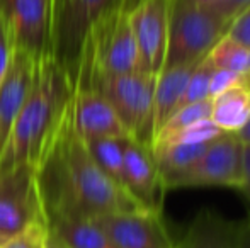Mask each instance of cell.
Masks as SVG:
<instances>
[{
    "instance_id": "obj_27",
    "label": "cell",
    "mask_w": 250,
    "mask_h": 248,
    "mask_svg": "<svg viewBox=\"0 0 250 248\" xmlns=\"http://www.w3.org/2000/svg\"><path fill=\"white\" fill-rule=\"evenodd\" d=\"M249 5H250V0H220L216 5L211 7V10H214L225 22L230 24Z\"/></svg>"
},
{
    "instance_id": "obj_34",
    "label": "cell",
    "mask_w": 250,
    "mask_h": 248,
    "mask_svg": "<svg viewBox=\"0 0 250 248\" xmlns=\"http://www.w3.org/2000/svg\"><path fill=\"white\" fill-rule=\"evenodd\" d=\"M5 240H7V238H3V236H0V245H2V243L5 242Z\"/></svg>"
},
{
    "instance_id": "obj_2",
    "label": "cell",
    "mask_w": 250,
    "mask_h": 248,
    "mask_svg": "<svg viewBox=\"0 0 250 248\" xmlns=\"http://www.w3.org/2000/svg\"><path fill=\"white\" fill-rule=\"evenodd\" d=\"M73 82L55 57L40 58L33 85L0 156V175L21 167L38 170L70 111Z\"/></svg>"
},
{
    "instance_id": "obj_29",
    "label": "cell",
    "mask_w": 250,
    "mask_h": 248,
    "mask_svg": "<svg viewBox=\"0 0 250 248\" xmlns=\"http://www.w3.org/2000/svg\"><path fill=\"white\" fill-rule=\"evenodd\" d=\"M237 243L238 248H250V219L237 225Z\"/></svg>"
},
{
    "instance_id": "obj_36",
    "label": "cell",
    "mask_w": 250,
    "mask_h": 248,
    "mask_svg": "<svg viewBox=\"0 0 250 248\" xmlns=\"http://www.w3.org/2000/svg\"><path fill=\"white\" fill-rule=\"evenodd\" d=\"M249 75H250V73H249Z\"/></svg>"
},
{
    "instance_id": "obj_13",
    "label": "cell",
    "mask_w": 250,
    "mask_h": 248,
    "mask_svg": "<svg viewBox=\"0 0 250 248\" xmlns=\"http://www.w3.org/2000/svg\"><path fill=\"white\" fill-rule=\"evenodd\" d=\"M36 61L26 51L14 48L9 70L0 83V156L33 85Z\"/></svg>"
},
{
    "instance_id": "obj_9",
    "label": "cell",
    "mask_w": 250,
    "mask_h": 248,
    "mask_svg": "<svg viewBox=\"0 0 250 248\" xmlns=\"http://www.w3.org/2000/svg\"><path fill=\"white\" fill-rule=\"evenodd\" d=\"M140 55V70L158 75L167 50L168 0H136L128 9Z\"/></svg>"
},
{
    "instance_id": "obj_12",
    "label": "cell",
    "mask_w": 250,
    "mask_h": 248,
    "mask_svg": "<svg viewBox=\"0 0 250 248\" xmlns=\"http://www.w3.org/2000/svg\"><path fill=\"white\" fill-rule=\"evenodd\" d=\"M125 189L143 209L160 212L162 184L151 146L133 138L125 145Z\"/></svg>"
},
{
    "instance_id": "obj_32",
    "label": "cell",
    "mask_w": 250,
    "mask_h": 248,
    "mask_svg": "<svg viewBox=\"0 0 250 248\" xmlns=\"http://www.w3.org/2000/svg\"><path fill=\"white\" fill-rule=\"evenodd\" d=\"M192 2H196L198 5L201 7H206V9H211V7H214L216 5L220 0H192Z\"/></svg>"
},
{
    "instance_id": "obj_17",
    "label": "cell",
    "mask_w": 250,
    "mask_h": 248,
    "mask_svg": "<svg viewBox=\"0 0 250 248\" xmlns=\"http://www.w3.org/2000/svg\"><path fill=\"white\" fill-rule=\"evenodd\" d=\"M46 226L68 248H116L96 218H51Z\"/></svg>"
},
{
    "instance_id": "obj_15",
    "label": "cell",
    "mask_w": 250,
    "mask_h": 248,
    "mask_svg": "<svg viewBox=\"0 0 250 248\" xmlns=\"http://www.w3.org/2000/svg\"><path fill=\"white\" fill-rule=\"evenodd\" d=\"M223 133H237L250 119V75L211 99V116Z\"/></svg>"
},
{
    "instance_id": "obj_14",
    "label": "cell",
    "mask_w": 250,
    "mask_h": 248,
    "mask_svg": "<svg viewBox=\"0 0 250 248\" xmlns=\"http://www.w3.org/2000/svg\"><path fill=\"white\" fill-rule=\"evenodd\" d=\"M179 248H238L237 225L223 219L220 214L203 209L198 212Z\"/></svg>"
},
{
    "instance_id": "obj_28",
    "label": "cell",
    "mask_w": 250,
    "mask_h": 248,
    "mask_svg": "<svg viewBox=\"0 0 250 248\" xmlns=\"http://www.w3.org/2000/svg\"><path fill=\"white\" fill-rule=\"evenodd\" d=\"M240 192L247 199L250 206V145H244V158H242V186Z\"/></svg>"
},
{
    "instance_id": "obj_31",
    "label": "cell",
    "mask_w": 250,
    "mask_h": 248,
    "mask_svg": "<svg viewBox=\"0 0 250 248\" xmlns=\"http://www.w3.org/2000/svg\"><path fill=\"white\" fill-rule=\"evenodd\" d=\"M235 134H237V138L240 139L244 145H250V119L245 123L244 128H242L240 131L235 133Z\"/></svg>"
},
{
    "instance_id": "obj_23",
    "label": "cell",
    "mask_w": 250,
    "mask_h": 248,
    "mask_svg": "<svg viewBox=\"0 0 250 248\" xmlns=\"http://www.w3.org/2000/svg\"><path fill=\"white\" fill-rule=\"evenodd\" d=\"M46 223H34L17 235L7 238L0 248H44V235H46Z\"/></svg>"
},
{
    "instance_id": "obj_10",
    "label": "cell",
    "mask_w": 250,
    "mask_h": 248,
    "mask_svg": "<svg viewBox=\"0 0 250 248\" xmlns=\"http://www.w3.org/2000/svg\"><path fill=\"white\" fill-rule=\"evenodd\" d=\"M70 116L73 129L83 141L102 138H129L111 104L90 83L73 82Z\"/></svg>"
},
{
    "instance_id": "obj_33",
    "label": "cell",
    "mask_w": 250,
    "mask_h": 248,
    "mask_svg": "<svg viewBox=\"0 0 250 248\" xmlns=\"http://www.w3.org/2000/svg\"><path fill=\"white\" fill-rule=\"evenodd\" d=\"M136 3V0H119V5L125 7V9H129Z\"/></svg>"
},
{
    "instance_id": "obj_7",
    "label": "cell",
    "mask_w": 250,
    "mask_h": 248,
    "mask_svg": "<svg viewBox=\"0 0 250 248\" xmlns=\"http://www.w3.org/2000/svg\"><path fill=\"white\" fill-rule=\"evenodd\" d=\"M244 143L235 133H223L213 139L201 158L188 170L167 180L164 191L179 187H235L242 186Z\"/></svg>"
},
{
    "instance_id": "obj_4",
    "label": "cell",
    "mask_w": 250,
    "mask_h": 248,
    "mask_svg": "<svg viewBox=\"0 0 250 248\" xmlns=\"http://www.w3.org/2000/svg\"><path fill=\"white\" fill-rule=\"evenodd\" d=\"M227 27L228 24L214 10L201 7L192 0H168L164 68L203 60L227 33Z\"/></svg>"
},
{
    "instance_id": "obj_16",
    "label": "cell",
    "mask_w": 250,
    "mask_h": 248,
    "mask_svg": "<svg viewBox=\"0 0 250 248\" xmlns=\"http://www.w3.org/2000/svg\"><path fill=\"white\" fill-rule=\"evenodd\" d=\"M199 61L164 68L157 75L153 94V136L175 111L189 76Z\"/></svg>"
},
{
    "instance_id": "obj_22",
    "label": "cell",
    "mask_w": 250,
    "mask_h": 248,
    "mask_svg": "<svg viewBox=\"0 0 250 248\" xmlns=\"http://www.w3.org/2000/svg\"><path fill=\"white\" fill-rule=\"evenodd\" d=\"M209 116H211V99L201 100V102H196V104H189V106H184V107H181V109L174 111L172 116L168 117L164 123V126L157 131V134L158 133L175 131V129L186 128V126L194 124L203 119H209Z\"/></svg>"
},
{
    "instance_id": "obj_1",
    "label": "cell",
    "mask_w": 250,
    "mask_h": 248,
    "mask_svg": "<svg viewBox=\"0 0 250 248\" xmlns=\"http://www.w3.org/2000/svg\"><path fill=\"white\" fill-rule=\"evenodd\" d=\"M44 218H101L146 211L111 180L72 126L70 111L36 170Z\"/></svg>"
},
{
    "instance_id": "obj_6",
    "label": "cell",
    "mask_w": 250,
    "mask_h": 248,
    "mask_svg": "<svg viewBox=\"0 0 250 248\" xmlns=\"http://www.w3.org/2000/svg\"><path fill=\"white\" fill-rule=\"evenodd\" d=\"M12 44L40 60L53 57L56 0H0Z\"/></svg>"
},
{
    "instance_id": "obj_19",
    "label": "cell",
    "mask_w": 250,
    "mask_h": 248,
    "mask_svg": "<svg viewBox=\"0 0 250 248\" xmlns=\"http://www.w3.org/2000/svg\"><path fill=\"white\" fill-rule=\"evenodd\" d=\"M206 60L214 70H227L235 73H250V50L231 39L227 33L208 51Z\"/></svg>"
},
{
    "instance_id": "obj_5",
    "label": "cell",
    "mask_w": 250,
    "mask_h": 248,
    "mask_svg": "<svg viewBox=\"0 0 250 248\" xmlns=\"http://www.w3.org/2000/svg\"><path fill=\"white\" fill-rule=\"evenodd\" d=\"M118 3L119 0H56L53 57L72 82L92 27Z\"/></svg>"
},
{
    "instance_id": "obj_8",
    "label": "cell",
    "mask_w": 250,
    "mask_h": 248,
    "mask_svg": "<svg viewBox=\"0 0 250 248\" xmlns=\"http://www.w3.org/2000/svg\"><path fill=\"white\" fill-rule=\"evenodd\" d=\"M34 223H46L36 170L31 167H21L2 173L0 236L10 238Z\"/></svg>"
},
{
    "instance_id": "obj_30",
    "label": "cell",
    "mask_w": 250,
    "mask_h": 248,
    "mask_svg": "<svg viewBox=\"0 0 250 248\" xmlns=\"http://www.w3.org/2000/svg\"><path fill=\"white\" fill-rule=\"evenodd\" d=\"M44 248H68V247H66L62 240L56 238L50 229H46V235H44Z\"/></svg>"
},
{
    "instance_id": "obj_26",
    "label": "cell",
    "mask_w": 250,
    "mask_h": 248,
    "mask_svg": "<svg viewBox=\"0 0 250 248\" xmlns=\"http://www.w3.org/2000/svg\"><path fill=\"white\" fill-rule=\"evenodd\" d=\"M244 75H247V73H244ZM244 75L235 72H227V70H214L209 80V99H213V97L220 95L227 89H230Z\"/></svg>"
},
{
    "instance_id": "obj_21",
    "label": "cell",
    "mask_w": 250,
    "mask_h": 248,
    "mask_svg": "<svg viewBox=\"0 0 250 248\" xmlns=\"http://www.w3.org/2000/svg\"><path fill=\"white\" fill-rule=\"evenodd\" d=\"M213 72L214 68L209 65L206 57H204L192 70L191 76L188 80V85H186L184 92H182L181 100H179L175 111L184 106H189V104H196L201 102V100L209 99V80Z\"/></svg>"
},
{
    "instance_id": "obj_24",
    "label": "cell",
    "mask_w": 250,
    "mask_h": 248,
    "mask_svg": "<svg viewBox=\"0 0 250 248\" xmlns=\"http://www.w3.org/2000/svg\"><path fill=\"white\" fill-rule=\"evenodd\" d=\"M227 34L250 50V5L245 7L227 27Z\"/></svg>"
},
{
    "instance_id": "obj_18",
    "label": "cell",
    "mask_w": 250,
    "mask_h": 248,
    "mask_svg": "<svg viewBox=\"0 0 250 248\" xmlns=\"http://www.w3.org/2000/svg\"><path fill=\"white\" fill-rule=\"evenodd\" d=\"M128 138H102L83 141L101 170L125 189V145ZM126 191V189H125Z\"/></svg>"
},
{
    "instance_id": "obj_11",
    "label": "cell",
    "mask_w": 250,
    "mask_h": 248,
    "mask_svg": "<svg viewBox=\"0 0 250 248\" xmlns=\"http://www.w3.org/2000/svg\"><path fill=\"white\" fill-rule=\"evenodd\" d=\"M96 219L116 248H174L160 212H114Z\"/></svg>"
},
{
    "instance_id": "obj_3",
    "label": "cell",
    "mask_w": 250,
    "mask_h": 248,
    "mask_svg": "<svg viewBox=\"0 0 250 248\" xmlns=\"http://www.w3.org/2000/svg\"><path fill=\"white\" fill-rule=\"evenodd\" d=\"M73 82L90 83L118 114L129 138L151 146L153 141V94L157 75L148 72L119 75H77Z\"/></svg>"
},
{
    "instance_id": "obj_20",
    "label": "cell",
    "mask_w": 250,
    "mask_h": 248,
    "mask_svg": "<svg viewBox=\"0 0 250 248\" xmlns=\"http://www.w3.org/2000/svg\"><path fill=\"white\" fill-rule=\"evenodd\" d=\"M220 134H223L220 128L211 119H203L194 124H189L186 128L175 129L168 133H158L151 141V150L165 148L172 145H182V143H204L213 141Z\"/></svg>"
},
{
    "instance_id": "obj_35",
    "label": "cell",
    "mask_w": 250,
    "mask_h": 248,
    "mask_svg": "<svg viewBox=\"0 0 250 248\" xmlns=\"http://www.w3.org/2000/svg\"><path fill=\"white\" fill-rule=\"evenodd\" d=\"M174 248H179V247H177V245H174Z\"/></svg>"
},
{
    "instance_id": "obj_25",
    "label": "cell",
    "mask_w": 250,
    "mask_h": 248,
    "mask_svg": "<svg viewBox=\"0 0 250 248\" xmlns=\"http://www.w3.org/2000/svg\"><path fill=\"white\" fill-rule=\"evenodd\" d=\"M12 53H14V44H12V38H10V31L5 22V17L0 12V83H2L3 76H5L7 70H9Z\"/></svg>"
}]
</instances>
